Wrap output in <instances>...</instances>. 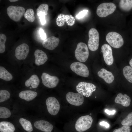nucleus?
I'll use <instances>...</instances> for the list:
<instances>
[{"mask_svg": "<svg viewBox=\"0 0 132 132\" xmlns=\"http://www.w3.org/2000/svg\"><path fill=\"white\" fill-rule=\"evenodd\" d=\"M93 120L89 115H86L79 117L77 121L75 128L77 131L82 132L85 131L91 127Z\"/></svg>", "mask_w": 132, "mask_h": 132, "instance_id": "obj_1", "label": "nucleus"}, {"mask_svg": "<svg viewBox=\"0 0 132 132\" xmlns=\"http://www.w3.org/2000/svg\"><path fill=\"white\" fill-rule=\"evenodd\" d=\"M7 12L11 19L15 22H18L20 20L24 15L25 10L22 7L11 5L7 8Z\"/></svg>", "mask_w": 132, "mask_h": 132, "instance_id": "obj_2", "label": "nucleus"}, {"mask_svg": "<svg viewBox=\"0 0 132 132\" xmlns=\"http://www.w3.org/2000/svg\"><path fill=\"white\" fill-rule=\"evenodd\" d=\"M106 40L109 44L112 47L119 48L123 44L124 41L122 36L116 32L109 33L106 36Z\"/></svg>", "mask_w": 132, "mask_h": 132, "instance_id": "obj_3", "label": "nucleus"}, {"mask_svg": "<svg viewBox=\"0 0 132 132\" xmlns=\"http://www.w3.org/2000/svg\"><path fill=\"white\" fill-rule=\"evenodd\" d=\"M75 53L76 58L78 61L81 62L86 61L89 55L87 45L83 42L79 43L77 45Z\"/></svg>", "mask_w": 132, "mask_h": 132, "instance_id": "obj_4", "label": "nucleus"}, {"mask_svg": "<svg viewBox=\"0 0 132 132\" xmlns=\"http://www.w3.org/2000/svg\"><path fill=\"white\" fill-rule=\"evenodd\" d=\"M96 88L94 84L84 82H79L76 87V90L78 93L86 97L90 96Z\"/></svg>", "mask_w": 132, "mask_h": 132, "instance_id": "obj_5", "label": "nucleus"}, {"mask_svg": "<svg viewBox=\"0 0 132 132\" xmlns=\"http://www.w3.org/2000/svg\"><path fill=\"white\" fill-rule=\"evenodd\" d=\"M116 8V5L113 3H104L98 6L96 13L99 17H104L113 13Z\"/></svg>", "mask_w": 132, "mask_h": 132, "instance_id": "obj_6", "label": "nucleus"}, {"mask_svg": "<svg viewBox=\"0 0 132 132\" xmlns=\"http://www.w3.org/2000/svg\"><path fill=\"white\" fill-rule=\"evenodd\" d=\"M89 39L88 42V48L92 51L97 50L99 46V34L95 29L92 28L88 32Z\"/></svg>", "mask_w": 132, "mask_h": 132, "instance_id": "obj_7", "label": "nucleus"}, {"mask_svg": "<svg viewBox=\"0 0 132 132\" xmlns=\"http://www.w3.org/2000/svg\"><path fill=\"white\" fill-rule=\"evenodd\" d=\"M45 103L48 112L52 115H57L60 109V104L57 100L54 97H50L46 99Z\"/></svg>", "mask_w": 132, "mask_h": 132, "instance_id": "obj_8", "label": "nucleus"}, {"mask_svg": "<svg viewBox=\"0 0 132 132\" xmlns=\"http://www.w3.org/2000/svg\"><path fill=\"white\" fill-rule=\"evenodd\" d=\"M70 68L73 71L78 75L84 77H87L89 75V72L88 67L81 62H74L71 64Z\"/></svg>", "mask_w": 132, "mask_h": 132, "instance_id": "obj_9", "label": "nucleus"}, {"mask_svg": "<svg viewBox=\"0 0 132 132\" xmlns=\"http://www.w3.org/2000/svg\"><path fill=\"white\" fill-rule=\"evenodd\" d=\"M67 101L70 104L74 106H79L82 105L84 101L83 96L79 93L69 92L66 96Z\"/></svg>", "mask_w": 132, "mask_h": 132, "instance_id": "obj_10", "label": "nucleus"}, {"mask_svg": "<svg viewBox=\"0 0 132 132\" xmlns=\"http://www.w3.org/2000/svg\"><path fill=\"white\" fill-rule=\"evenodd\" d=\"M41 78L43 84L45 87L49 88H53L56 87L59 81L57 77L51 76L44 72L42 74Z\"/></svg>", "mask_w": 132, "mask_h": 132, "instance_id": "obj_11", "label": "nucleus"}, {"mask_svg": "<svg viewBox=\"0 0 132 132\" xmlns=\"http://www.w3.org/2000/svg\"><path fill=\"white\" fill-rule=\"evenodd\" d=\"M101 49L105 63L108 65H111L113 63L114 59L111 47L107 44H105L102 46Z\"/></svg>", "mask_w": 132, "mask_h": 132, "instance_id": "obj_12", "label": "nucleus"}, {"mask_svg": "<svg viewBox=\"0 0 132 132\" xmlns=\"http://www.w3.org/2000/svg\"><path fill=\"white\" fill-rule=\"evenodd\" d=\"M29 48L26 44H22L18 46L15 51V56L19 60L25 59L27 57L29 52Z\"/></svg>", "mask_w": 132, "mask_h": 132, "instance_id": "obj_13", "label": "nucleus"}, {"mask_svg": "<svg viewBox=\"0 0 132 132\" xmlns=\"http://www.w3.org/2000/svg\"><path fill=\"white\" fill-rule=\"evenodd\" d=\"M35 127L44 132H51L53 128V125L48 121L41 120L35 121L34 123Z\"/></svg>", "mask_w": 132, "mask_h": 132, "instance_id": "obj_14", "label": "nucleus"}, {"mask_svg": "<svg viewBox=\"0 0 132 132\" xmlns=\"http://www.w3.org/2000/svg\"><path fill=\"white\" fill-rule=\"evenodd\" d=\"M59 41V38L52 36L44 40L42 43V45L46 49L53 50L58 45Z\"/></svg>", "mask_w": 132, "mask_h": 132, "instance_id": "obj_15", "label": "nucleus"}, {"mask_svg": "<svg viewBox=\"0 0 132 132\" xmlns=\"http://www.w3.org/2000/svg\"><path fill=\"white\" fill-rule=\"evenodd\" d=\"M56 21V24L58 26H62L65 21L68 25L71 26L74 24L75 19L72 15L60 14L58 16Z\"/></svg>", "mask_w": 132, "mask_h": 132, "instance_id": "obj_16", "label": "nucleus"}, {"mask_svg": "<svg viewBox=\"0 0 132 132\" xmlns=\"http://www.w3.org/2000/svg\"><path fill=\"white\" fill-rule=\"evenodd\" d=\"M35 58V63L38 66L44 64L48 60V57L46 54L41 50L37 49L34 53Z\"/></svg>", "mask_w": 132, "mask_h": 132, "instance_id": "obj_17", "label": "nucleus"}, {"mask_svg": "<svg viewBox=\"0 0 132 132\" xmlns=\"http://www.w3.org/2000/svg\"><path fill=\"white\" fill-rule=\"evenodd\" d=\"M98 75L108 84L112 83L114 79V77L112 73L104 68L101 69L98 72Z\"/></svg>", "mask_w": 132, "mask_h": 132, "instance_id": "obj_18", "label": "nucleus"}, {"mask_svg": "<svg viewBox=\"0 0 132 132\" xmlns=\"http://www.w3.org/2000/svg\"><path fill=\"white\" fill-rule=\"evenodd\" d=\"M37 93L30 90L22 91L19 93V97L27 101H30L34 99L37 96Z\"/></svg>", "mask_w": 132, "mask_h": 132, "instance_id": "obj_19", "label": "nucleus"}, {"mask_svg": "<svg viewBox=\"0 0 132 132\" xmlns=\"http://www.w3.org/2000/svg\"><path fill=\"white\" fill-rule=\"evenodd\" d=\"M131 101L129 97L126 94L123 95L121 93L117 95L115 100L116 103L121 104L123 106L126 107H128L130 105Z\"/></svg>", "mask_w": 132, "mask_h": 132, "instance_id": "obj_20", "label": "nucleus"}, {"mask_svg": "<svg viewBox=\"0 0 132 132\" xmlns=\"http://www.w3.org/2000/svg\"><path fill=\"white\" fill-rule=\"evenodd\" d=\"M15 130L14 125L11 122L5 121L0 122V132H14Z\"/></svg>", "mask_w": 132, "mask_h": 132, "instance_id": "obj_21", "label": "nucleus"}, {"mask_svg": "<svg viewBox=\"0 0 132 132\" xmlns=\"http://www.w3.org/2000/svg\"><path fill=\"white\" fill-rule=\"evenodd\" d=\"M40 82L38 76L36 75H33L25 81V85L27 87L31 86L33 88H35L38 87Z\"/></svg>", "mask_w": 132, "mask_h": 132, "instance_id": "obj_22", "label": "nucleus"}, {"mask_svg": "<svg viewBox=\"0 0 132 132\" xmlns=\"http://www.w3.org/2000/svg\"><path fill=\"white\" fill-rule=\"evenodd\" d=\"M19 122L23 129L28 132H31L33 131V128L31 123L29 121L23 118H20Z\"/></svg>", "mask_w": 132, "mask_h": 132, "instance_id": "obj_23", "label": "nucleus"}, {"mask_svg": "<svg viewBox=\"0 0 132 132\" xmlns=\"http://www.w3.org/2000/svg\"><path fill=\"white\" fill-rule=\"evenodd\" d=\"M119 6L122 10L128 11L132 9V0H121L119 3Z\"/></svg>", "mask_w": 132, "mask_h": 132, "instance_id": "obj_24", "label": "nucleus"}, {"mask_svg": "<svg viewBox=\"0 0 132 132\" xmlns=\"http://www.w3.org/2000/svg\"><path fill=\"white\" fill-rule=\"evenodd\" d=\"M0 78L4 80L10 81L13 78L11 74L2 66H0Z\"/></svg>", "mask_w": 132, "mask_h": 132, "instance_id": "obj_25", "label": "nucleus"}, {"mask_svg": "<svg viewBox=\"0 0 132 132\" xmlns=\"http://www.w3.org/2000/svg\"><path fill=\"white\" fill-rule=\"evenodd\" d=\"M123 73L126 79L132 83V67L128 66H125L123 69Z\"/></svg>", "mask_w": 132, "mask_h": 132, "instance_id": "obj_26", "label": "nucleus"}, {"mask_svg": "<svg viewBox=\"0 0 132 132\" xmlns=\"http://www.w3.org/2000/svg\"><path fill=\"white\" fill-rule=\"evenodd\" d=\"M48 6L46 4H42L39 6L36 9L37 15L40 17L42 15L45 16L48 14Z\"/></svg>", "mask_w": 132, "mask_h": 132, "instance_id": "obj_27", "label": "nucleus"}, {"mask_svg": "<svg viewBox=\"0 0 132 132\" xmlns=\"http://www.w3.org/2000/svg\"><path fill=\"white\" fill-rule=\"evenodd\" d=\"M11 114V111L7 108L2 106L0 107V118L6 119L10 117Z\"/></svg>", "mask_w": 132, "mask_h": 132, "instance_id": "obj_28", "label": "nucleus"}, {"mask_svg": "<svg viewBox=\"0 0 132 132\" xmlns=\"http://www.w3.org/2000/svg\"><path fill=\"white\" fill-rule=\"evenodd\" d=\"M34 12L32 9H28L24 14L25 18L30 22H33L35 20Z\"/></svg>", "mask_w": 132, "mask_h": 132, "instance_id": "obj_29", "label": "nucleus"}, {"mask_svg": "<svg viewBox=\"0 0 132 132\" xmlns=\"http://www.w3.org/2000/svg\"><path fill=\"white\" fill-rule=\"evenodd\" d=\"M11 96L10 94L7 90H0V102L2 103L8 99Z\"/></svg>", "mask_w": 132, "mask_h": 132, "instance_id": "obj_30", "label": "nucleus"}, {"mask_svg": "<svg viewBox=\"0 0 132 132\" xmlns=\"http://www.w3.org/2000/svg\"><path fill=\"white\" fill-rule=\"evenodd\" d=\"M7 39L6 35L3 33L0 34V53H3L5 49V43Z\"/></svg>", "mask_w": 132, "mask_h": 132, "instance_id": "obj_31", "label": "nucleus"}, {"mask_svg": "<svg viewBox=\"0 0 132 132\" xmlns=\"http://www.w3.org/2000/svg\"><path fill=\"white\" fill-rule=\"evenodd\" d=\"M123 125L128 126L132 125V112L129 113L121 122Z\"/></svg>", "mask_w": 132, "mask_h": 132, "instance_id": "obj_32", "label": "nucleus"}, {"mask_svg": "<svg viewBox=\"0 0 132 132\" xmlns=\"http://www.w3.org/2000/svg\"><path fill=\"white\" fill-rule=\"evenodd\" d=\"M131 130L129 126L123 125L120 128L115 129L113 132H130Z\"/></svg>", "mask_w": 132, "mask_h": 132, "instance_id": "obj_33", "label": "nucleus"}, {"mask_svg": "<svg viewBox=\"0 0 132 132\" xmlns=\"http://www.w3.org/2000/svg\"><path fill=\"white\" fill-rule=\"evenodd\" d=\"M88 11L87 10H84L80 12L76 16V17L78 19L82 18L85 16L87 14Z\"/></svg>", "mask_w": 132, "mask_h": 132, "instance_id": "obj_34", "label": "nucleus"}, {"mask_svg": "<svg viewBox=\"0 0 132 132\" xmlns=\"http://www.w3.org/2000/svg\"><path fill=\"white\" fill-rule=\"evenodd\" d=\"M39 33L40 36L42 40H44L46 39V34L44 32L42 28H40L39 30Z\"/></svg>", "mask_w": 132, "mask_h": 132, "instance_id": "obj_35", "label": "nucleus"}, {"mask_svg": "<svg viewBox=\"0 0 132 132\" xmlns=\"http://www.w3.org/2000/svg\"><path fill=\"white\" fill-rule=\"evenodd\" d=\"M45 16L44 15H42L39 17L40 22L42 25L45 24L46 22Z\"/></svg>", "mask_w": 132, "mask_h": 132, "instance_id": "obj_36", "label": "nucleus"}, {"mask_svg": "<svg viewBox=\"0 0 132 132\" xmlns=\"http://www.w3.org/2000/svg\"><path fill=\"white\" fill-rule=\"evenodd\" d=\"M99 124L101 125L104 126L107 128H109L110 126V125L109 123L104 121L100 122Z\"/></svg>", "mask_w": 132, "mask_h": 132, "instance_id": "obj_37", "label": "nucleus"}, {"mask_svg": "<svg viewBox=\"0 0 132 132\" xmlns=\"http://www.w3.org/2000/svg\"><path fill=\"white\" fill-rule=\"evenodd\" d=\"M105 112L107 114H108L109 115H113L116 112V111L115 110H113L112 111L109 110L107 109H106L105 110Z\"/></svg>", "mask_w": 132, "mask_h": 132, "instance_id": "obj_38", "label": "nucleus"}, {"mask_svg": "<svg viewBox=\"0 0 132 132\" xmlns=\"http://www.w3.org/2000/svg\"><path fill=\"white\" fill-rule=\"evenodd\" d=\"M129 64L132 67V58L129 62Z\"/></svg>", "mask_w": 132, "mask_h": 132, "instance_id": "obj_39", "label": "nucleus"}, {"mask_svg": "<svg viewBox=\"0 0 132 132\" xmlns=\"http://www.w3.org/2000/svg\"><path fill=\"white\" fill-rule=\"evenodd\" d=\"M18 0H9V1L10 2H16L17 1H18Z\"/></svg>", "mask_w": 132, "mask_h": 132, "instance_id": "obj_40", "label": "nucleus"}, {"mask_svg": "<svg viewBox=\"0 0 132 132\" xmlns=\"http://www.w3.org/2000/svg\"><path fill=\"white\" fill-rule=\"evenodd\" d=\"M91 114H90V115H91Z\"/></svg>", "mask_w": 132, "mask_h": 132, "instance_id": "obj_41", "label": "nucleus"}, {"mask_svg": "<svg viewBox=\"0 0 132 132\" xmlns=\"http://www.w3.org/2000/svg\"><path fill=\"white\" fill-rule=\"evenodd\" d=\"M95 97V98H96V97Z\"/></svg>", "mask_w": 132, "mask_h": 132, "instance_id": "obj_42", "label": "nucleus"}]
</instances>
